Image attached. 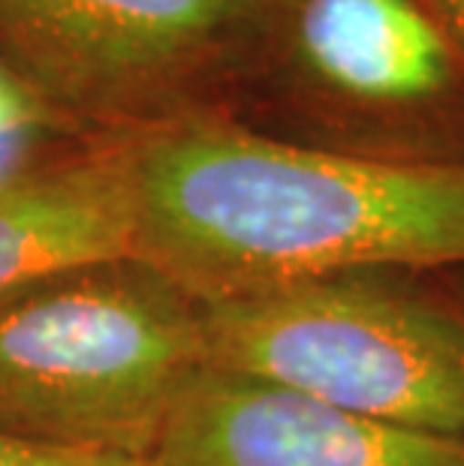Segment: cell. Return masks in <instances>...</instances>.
I'll return each mask as SVG.
<instances>
[{"instance_id": "cell-6", "label": "cell", "mask_w": 464, "mask_h": 466, "mask_svg": "<svg viewBox=\"0 0 464 466\" xmlns=\"http://www.w3.org/2000/svg\"><path fill=\"white\" fill-rule=\"evenodd\" d=\"M148 466H464V440L387 428L205 364L163 424Z\"/></svg>"}, {"instance_id": "cell-9", "label": "cell", "mask_w": 464, "mask_h": 466, "mask_svg": "<svg viewBox=\"0 0 464 466\" xmlns=\"http://www.w3.org/2000/svg\"><path fill=\"white\" fill-rule=\"evenodd\" d=\"M0 466H145V463L124 461V458H106V454L36 449V445H25V442L0 436Z\"/></svg>"}, {"instance_id": "cell-10", "label": "cell", "mask_w": 464, "mask_h": 466, "mask_svg": "<svg viewBox=\"0 0 464 466\" xmlns=\"http://www.w3.org/2000/svg\"><path fill=\"white\" fill-rule=\"evenodd\" d=\"M426 4L464 61V0H426Z\"/></svg>"}, {"instance_id": "cell-7", "label": "cell", "mask_w": 464, "mask_h": 466, "mask_svg": "<svg viewBox=\"0 0 464 466\" xmlns=\"http://www.w3.org/2000/svg\"><path fill=\"white\" fill-rule=\"evenodd\" d=\"M124 256H133L127 136L70 138L0 166V292Z\"/></svg>"}, {"instance_id": "cell-3", "label": "cell", "mask_w": 464, "mask_h": 466, "mask_svg": "<svg viewBox=\"0 0 464 466\" xmlns=\"http://www.w3.org/2000/svg\"><path fill=\"white\" fill-rule=\"evenodd\" d=\"M205 361L359 419L464 440V322L377 274L200 304Z\"/></svg>"}, {"instance_id": "cell-5", "label": "cell", "mask_w": 464, "mask_h": 466, "mask_svg": "<svg viewBox=\"0 0 464 466\" xmlns=\"http://www.w3.org/2000/svg\"><path fill=\"white\" fill-rule=\"evenodd\" d=\"M242 94L317 127L413 124L461 103L464 61L426 0H274Z\"/></svg>"}, {"instance_id": "cell-8", "label": "cell", "mask_w": 464, "mask_h": 466, "mask_svg": "<svg viewBox=\"0 0 464 466\" xmlns=\"http://www.w3.org/2000/svg\"><path fill=\"white\" fill-rule=\"evenodd\" d=\"M70 138L85 136L70 130L0 57V166L36 147Z\"/></svg>"}, {"instance_id": "cell-2", "label": "cell", "mask_w": 464, "mask_h": 466, "mask_svg": "<svg viewBox=\"0 0 464 466\" xmlns=\"http://www.w3.org/2000/svg\"><path fill=\"white\" fill-rule=\"evenodd\" d=\"M205 361L200 304L133 256L0 292V436L145 463Z\"/></svg>"}, {"instance_id": "cell-4", "label": "cell", "mask_w": 464, "mask_h": 466, "mask_svg": "<svg viewBox=\"0 0 464 466\" xmlns=\"http://www.w3.org/2000/svg\"><path fill=\"white\" fill-rule=\"evenodd\" d=\"M274 0H0V57L78 136L226 112Z\"/></svg>"}, {"instance_id": "cell-1", "label": "cell", "mask_w": 464, "mask_h": 466, "mask_svg": "<svg viewBox=\"0 0 464 466\" xmlns=\"http://www.w3.org/2000/svg\"><path fill=\"white\" fill-rule=\"evenodd\" d=\"M133 259L196 304L464 265V157L295 142L223 112L127 136Z\"/></svg>"}]
</instances>
